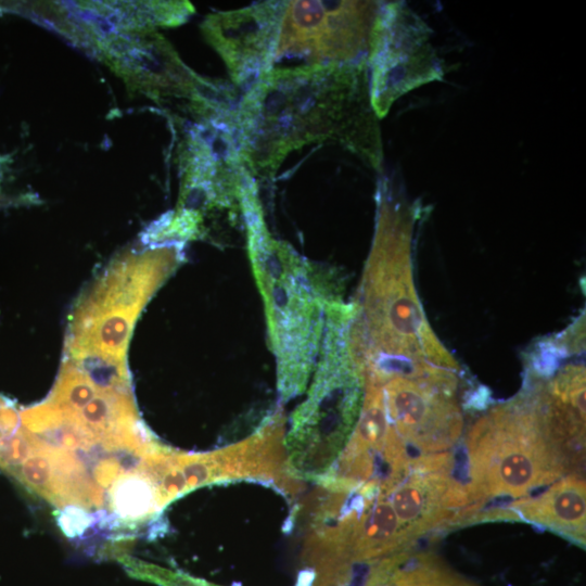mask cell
I'll list each match as a JSON object with an SVG mask.
<instances>
[{
	"instance_id": "6da1fadb",
	"label": "cell",
	"mask_w": 586,
	"mask_h": 586,
	"mask_svg": "<svg viewBox=\"0 0 586 586\" xmlns=\"http://www.w3.org/2000/svg\"><path fill=\"white\" fill-rule=\"evenodd\" d=\"M361 63L276 66L245 90L234 111L241 158L272 178L288 155L333 141L377 165L379 132Z\"/></svg>"
},
{
	"instance_id": "7a4b0ae2",
	"label": "cell",
	"mask_w": 586,
	"mask_h": 586,
	"mask_svg": "<svg viewBox=\"0 0 586 586\" xmlns=\"http://www.w3.org/2000/svg\"><path fill=\"white\" fill-rule=\"evenodd\" d=\"M245 244L262 296L282 402L302 394L317 360L327 302L339 295L327 275L268 229L255 178L242 191Z\"/></svg>"
},
{
	"instance_id": "3957f363",
	"label": "cell",
	"mask_w": 586,
	"mask_h": 586,
	"mask_svg": "<svg viewBox=\"0 0 586 586\" xmlns=\"http://www.w3.org/2000/svg\"><path fill=\"white\" fill-rule=\"evenodd\" d=\"M365 361L383 375L416 366L449 371L457 364L431 330L419 302L410 263L409 237L399 214L381 205L366 262L358 304Z\"/></svg>"
},
{
	"instance_id": "277c9868",
	"label": "cell",
	"mask_w": 586,
	"mask_h": 586,
	"mask_svg": "<svg viewBox=\"0 0 586 586\" xmlns=\"http://www.w3.org/2000/svg\"><path fill=\"white\" fill-rule=\"evenodd\" d=\"M305 400L292 416L289 445L293 462L308 474L329 467L358 420L365 394V339L358 304L339 295L324 307V327Z\"/></svg>"
},
{
	"instance_id": "5b68a950",
	"label": "cell",
	"mask_w": 586,
	"mask_h": 586,
	"mask_svg": "<svg viewBox=\"0 0 586 586\" xmlns=\"http://www.w3.org/2000/svg\"><path fill=\"white\" fill-rule=\"evenodd\" d=\"M180 167L177 209L158 219L157 239L181 246L211 240L222 247L245 240L242 191L249 170L238 148L234 112L190 125Z\"/></svg>"
},
{
	"instance_id": "8992f818",
	"label": "cell",
	"mask_w": 586,
	"mask_h": 586,
	"mask_svg": "<svg viewBox=\"0 0 586 586\" xmlns=\"http://www.w3.org/2000/svg\"><path fill=\"white\" fill-rule=\"evenodd\" d=\"M470 496H522L569 467L547 433L535 396L496 407L469 434Z\"/></svg>"
},
{
	"instance_id": "52a82bcc",
	"label": "cell",
	"mask_w": 586,
	"mask_h": 586,
	"mask_svg": "<svg viewBox=\"0 0 586 586\" xmlns=\"http://www.w3.org/2000/svg\"><path fill=\"white\" fill-rule=\"evenodd\" d=\"M182 249L148 246L113 260L76 303L68 337L99 354L125 359L137 317L181 264Z\"/></svg>"
},
{
	"instance_id": "ba28073f",
	"label": "cell",
	"mask_w": 586,
	"mask_h": 586,
	"mask_svg": "<svg viewBox=\"0 0 586 586\" xmlns=\"http://www.w3.org/2000/svg\"><path fill=\"white\" fill-rule=\"evenodd\" d=\"M94 50L129 88L156 101L183 100L196 120L219 115L237 100L233 87L194 73L155 29L109 35Z\"/></svg>"
},
{
	"instance_id": "9c48e42d",
	"label": "cell",
	"mask_w": 586,
	"mask_h": 586,
	"mask_svg": "<svg viewBox=\"0 0 586 586\" xmlns=\"http://www.w3.org/2000/svg\"><path fill=\"white\" fill-rule=\"evenodd\" d=\"M377 16L374 2L286 1L275 63L351 64L370 42Z\"/></svg>"
},
{
	"instance_id": "30bf717a",
	"label": "cell",
	"mask_w": 586,
	"mask_h": 586,
	"mask_svg": "<svg viewBox=\"0 0 586 586\" xmlns=\"http://www.w3.org/2000/svg\"><path fill=\"white\" fill-rule=\"evenodd\" d=\"M286 1H259L207 15L201 24L206 41L222 59L231 81L247 90L273 67Z\"/></svg>"
},
{
	"instance_id": "8fae6325",
	"label": "cell",
	"mask_w": 586,
	"mask_h": 586,
	"mask_svg": "<svg viewBox=\"0 0 586 586\" xmlns=\"http://www.w3.org/2000/svg\"><path fill=\"white\" fill-rule=\"evenodd\" d=\"M381 382L387 418L402 440L437 451L458 438L462 418L453 397L455 381L392 375Z\"/></svg>"
},
{
	"instance_id": "7c38bea8",
	"label": "cell",
	"mask_w": 586,
	"mask_h": 586,
	"mask_svg": "<svg viewBox=\"0 0 586 586\" xmlns=\"http://www.w3.org/2000/svg\"><path fill=\"white\" fill-rule=\"evenodd\" d=\"M517 506L522 515L578 544H585V484L569 475L533 499Z\"/></svg>"
},
{
	"instance_id": "4fadbf2b",
	"label": "cell",
	"mask_w": 586,
	"mask_h": 586,
	"mask_svg": "<svg viewBox=\"0 0 586 586\" xmlns=\"http://www.w3.org/2000/svg\"><path fill=\"white\" fill-rule=\"evenodd\" d=\"M391 502L377 501L359 518L344 521L342 547L345 558L367 560L386 555L408 542Z\"/></svg>"
},
{
	"instance_id": "5bb4252c",
	"label": "cell",
	"mask_w": 586,
	"mask_h": 586,
	"mask_svg": "<svg viewBox=\"0 0 586 586\" xmlns=\"http://www.w3.org/2000/svg\"><path fill=\"white\" fill-rule=\"evenodd\" d=\"M112 508L122 521H142L161 509L151 481L137 469L122 475L111 491Z\"/></svg>"
},
{
	"instance_id": "9a60e30c",
	"label": "cell",
	"mask_w": 586,
	"mask_h": 586,
	"mask_svg": "<svg viewBox=\"0 0 586 586\" xmlns=\"http://www.w3.org/2000/svg\"><path fill=\"white\" fill-rule=\"evenodd\" d=\"M33 456L22 462L20 469L11 473L33 492L52 502L54 497V470L49 455L43 451H33Z\"/></svg>"
},
{
	"instance_id": "2e32d148",
	"label": "cell",
	"mask_w": 586,
	"mask_h": 586,
	"mask_svg": "<svg viewBox=\"0 0 586 586\" xmlns=\"http://www.w3.org/2000/svg\"><path fill=\"white\" fill-rule=\"evenodd\" d=\"M33 448L26 433L0 438V466L11 472L31 455Z\"/></svg>"
},
{
	"instance_id": "e0dca14e",
	"label": "cell",
	"mask_w": 586,
	"mask_h": 586,
	"mask_svg": "<svg viewBox=\"0 0 586 586\" xmlns=\"http://www.w3.org/2000/svg\"><path fill=\"white\" fill-rule=\"evenodd\" d=\"M434 559L420 557L411 566L395 572L386 586H429Z\"/></svg>"
},
{
	"instance_id": "ac0fdd59",
	"label": "cell",
	"mask_w": 586,
	"mask_h": 586,
	"mask_svg": "<svg viewBox=\"0 0 586 586\" xmlns=\"http://www.w3.org/2000/svg\"><path fill=\"white\" fill-rule=\"evenodd\" d=\"M59 520L65 533L69 536H75L91 524L92 517L81 510L69 508Z\"/></svg>"
},
{
	"instance_id": "d6986e66",
	"label": "cell",
	"mask_w": 586,
	"mask_h": 586,
	"mask_svg": "<svg viewBox=\"0 0 586 586\" xmlns=\"http://www.w3.org/2000/svg\"><path fill=\"white\" fill-rule=\"evenodd\" d=\"M429 586H471L470 584L460 581L451 573L443 569L437 562H433L430 573Z\"/></svg>"
}]
</instances>
